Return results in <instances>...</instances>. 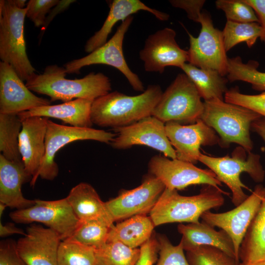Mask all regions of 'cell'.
Here are the masks:
<instances>
[{
	"mask_svg": "<svg viewBox=\"0 0 265 265\" xmlns=\"http://www.w3.org/2000/svg\"><path fill=\"white\" fill-rule=\"evenodd\" d=\"M196 86L184 73L178 74L162 92L152 116L164 124L194 123L200 119L204 102Z\"/></svg>",
	"mask_w": 265,
	"mask_h": 265,
	"instance_id": "7",
	"label": "cell"
},
{
	"mask_svg": "<svg viewBox=\"0 0 265 265\" xmlns=\"http://www.w3.org/2000/svg\"><path fill=\"white\" fill-rule=\"evenodd\" d=\"M66 198L80 222L97 220L110 228L114 225L105 202L89 184L79 183L71 189Z\"/></svg>",
	"mask_w": 265,
	"mask_h": 265,
	"instance_id": "24",
	"label": "cell"
},
{
	"mask_svg": "<svg viewBox=\"0 0 265 265\" xmlns=\"http://www.w3.org/2000/svg\"><path fill=\"white\" fill-rule=\"evenodd\" d=\"M115 135L113 132L60 125L48 119L45 156L36 176L30 182V186H34L39 177L52 181L57 176L58 167L54 158L57 152L65 145L74 141L87 140L110 144Z\"/></svg>",
	"mask_w": 265,
	"mask_h": 265,
	"instance_id": "8",
	"label": "cell"
},
{
	"mask_svg": "<svg viewBox=\"0 0 265 265\" xmlns=\"http://www.w3.org/2000/svg\"><path fill=\"white\" fill-rule=\"evenodd\" d=\"M58 0H30L26 4V16L37 27L42 26L50 10Z\"/></svg>",
	"mask_w": 265,
	"mask_h": 265,
	"instance_id": "39",
	"label": "cell"
},
{
	"mask_svg": "<svg viewBox=\"0 0 265 265\" xmlns=\"http://www.w3.org/2000/svg\"><path fill=\"white\" fill-rule=\"evenodd\" d=\"M165 188L158 178L149 174L142 184L105 202L113 220L126 219L132 216L150 213Z\"/></svg>",
	"mask_w": 265,
	"mask_h": 265,
	"instance_id": "15",
	"label": "cell"
},
{
	"mask_svg": "<svg viewBox=\"0 0 265 265\" xmlns=\"http://www.w3.org/2000/svg\"><path fill=\"white\" fill-rule=\"evenodd\" d=\"M75 1L76 0H59L58 3L50 10L47 16L45 23L41 28L42 34H43L50 23L57 14L64 11L71 4Z\"/></svg>",
	"mask_w": 265,
	"mask_h": 265,
	"instance_id": "44",
	"label": "cell"
},
{
	"mask_svg": "<svg viewBox=\"0 0 265 265\" xmlns=\"http://www.w3.org/2000/svg\"><path fill=\"white\" fill-rule=\"evenodd\" d=\"M181 69L193 82L204 101L214 99L224 100L223 96L228 90V80L219 72L198 68L187 62Z\"/></svg>",
	"mask_w": 265,
	"mask_h": 265,
	"instance_id": "28",
	"label": "cell"
},
{
	"mask_svg": "<svg viewBox=\"0 0 265 265\" xmlns=\"http://www.w3.org/2000/svg\"><path fill=\"white\" fill-rule=\"evenodd\" d=\"M140 255L135 265H154L158 260L159 244L158 239L152 237L140 246Z\"/></svg>",
	"mask_w": 265,
	"mask_h": 265,
	"instance_id": "41",
	"label": "cell"
},
{
	"mask_svg": "<svg viewBox=\"0 0 265 265\" xmlns=\"http://www.w3.org/2000/svg\"><path fill=\"white\" fill-rule=\"evenodd\" d=\"M239 258L243 264L265 260V196L241 242Z\"/></svg>",
	"mask_w": 265,
	"mask_h": 265,
	"instance_id": "27",
	"label": "cell"
},
{
	"mask_svg": "<svg viewBox=\"0 0 265 265\" xmlns=\"http://www.w3.org/2000/svg\"><path fill=\"white\" fill-rule=\"evenodd\" d=\"M64 67L47 66L40 74L34 73L26 80L31 91L48 96L51 101L67 102L77 99L94 100L111 91L109 78L102 73L91 72L79 79H67Z\"/></svg>",
	"mask_w": 265,
	"mask_h": 265,
	"instance_id": "2",
	"label": "cell"
},
{
	"mask_svg": "<svg viewBox=\"0 0 265 265\" xmlns=\"http://www.w3.org/2000/svg\"><path fill=\"white\" fill-rule=\"evenodd\" d=\"M222 31L225 49L229 51L237 44L244 42L252 47L260 37L262 28L258 23H239L227 21Z\"/></svg>",
	"mask_w": 265,
	"mask_h": 265,
	"instance_id": "32",
	"label": "cell"
},
{
	"mask_svg": "<svg viewBox=\"0 0 265 265\" xmlns=\"http://www.w3.org/2000/svg\"><path fill=\"white\" fill-rule=\"evenodd\" d=\"M241 146L237 147L232 157H213L201 153L199 161L206 165L224 183L232 192V202L235 207L242 203L248 196L243 188L250 190L240 178L242 173H247L257 183L264 181L265 171L260 161V156L248 153Z\"/></svg>",
	"mask_w": 265,
	"mask_h": 265,
	"instance_id": "6",
	"label": "cell"
},
{
	"mask_svg": "<svg viewBox=\"0 0 265 265\" xmlns=\"http://www.w3.org/2000/svg\"><path fill=\"white\" fill-rule=\"evenodd\" d=\"M35 200L33 206L11 212L10 218L17 223H43L56 232L61 240L71 237L80 221L66 197L53 201Z\"/></svg>",
	"mask_w": 265,
	"mask_h": 265,
	"instance_id": "11",
	"label": "cell"
},
{
	"mask_svg": "<svg viewBox=\"0 0 265 265\" xmlns=\"http://www.w3.org/2000/svg\"><path fill=\"white\" fill-rule=\"evenodd\" d=\"M258 67L256 61L244 63L239 56L228 58L227 79L231 82L239 80L249 83L254 89L265 92V72L259 71Z\"/></svg>",
	"mask_w": 265,
	"mask_h": 265,
	"instance_id": "30",
	"label": "cell"
},
{
	"mask_svg": "<svg viewBox=\"0 0 265 265\" xmlns=\"http://www.w3.org/2000/svg\"><path fill=\"white\" fill-rule=\"evenodd\" d=\"M22 122L17 114L0 113V151L6 159L23 162L19 146Z\"/></svg>",
	"mask_w": 265,
	"mask_h": 265,
	"instance_id": "29",
	"label": "cell"
},
{
	"mask_svg": "<svg viewBox=\"0 0 265 265\" xmlns=\"http://www.w3.org/2000/svg\"><path fill=\"white\" fill-rule=\"evenodd\" d=\"M251 128L253 130L257 133L265 142V121L259 119L254 122L252 124Z\"/></svg>",
	"mask_w": 265,
	"mask_h": 265,
	"instance_id": "46",
	"label": "cell"
},
{
	"mask_svg": "<svg viewBox=\"0 0 265 265\" xmlns=\"http://www.w3.org/2000/svg\"><path fill=\"white\" fill-rule=\"evenodd\" d=\"M13 4L18 8L23 9L26 7V0H12Z\"/></svg>",
	"mask_w": 265,
	"mask_h": 265,
	"instance_id": "47",
	"label": "cell"
},
{
	"mask_svg": "<svg viewBox=\"0 0 265 265\" xmlns=\"http://www.w3.org/2000/svg\"><path fill=\"white\" fill-rule=\"evenodd\" d=\"M0 265H27L19 255L16 242L12 239L0 242Z\"/></svg>",
	"mask_w": 265,
	"mask_h": 265,
	"instance_id": "40",
	"label": "cell"
},
{
	"mask_svg": "<svg viewBox=\"0 0 265 265\" xmlns=\"http://www.w3.org/2000/svg\"><path fill=\"white\" fill-rule=\"evenodd\" d=\"M13 234H20L23 236L26 235L23 230L15 226L13 224L3 225L0 222V236L4 237Z\"/></svg>",
	"mask_w": 265,
	"mask_h": 265,
	"instance_id": "45",
	"label": "cell"
},
{
	"mask_svg": "<svg viewBox=\"0 0 265 265\" xmlns=\"http://www.w3.org/2000/svg\"><path fill=\"white\" fill-rule=\"evenodd\" d=\"M224 100L227 103L243 106L265 117V92L257 95H248L232 88L225 93Z\"/></svg>",
	"mask_w": 265,
	"mask_h": 265,
	"instance_id": "38",
	"label": "cell"
},
{
	"mask_svg": "<svg viewBox=\"0 0 265 265\" xmlns=\"http://www.w3.org/2000/svg\"><path fill=\"white\" fill-rule=\"evenodd\" d=\"M199 23L201 28L197 37L186 31L189 40L187 63L198 68L215 70L223 76L227 75L228 57L222 31L214 27L207 12L201 13Z\"/></svg>",
	"mask_w": 265,
	"mask_h": 265,
	"instance_id": "9",
	"label": "cell"
},
{
	"mask_svg": "<svg viewBox=\"0 0 265 265\" xmlns=\"http://www.w3.org/2000/svg\"><path fill=\"white\" fill-rule=\"evenodd\" d=\"M176 33L165 27L150 35L139 53L144 69L149 72L162 73L165 67L181 68L188 62V53L182 49L176 40Z\"/></svg>",
	"mask_w": 265,
	"mask_h": 265,
	"instance_id": "16",
	"label": "cell"
},
{
	"mask_svg": "<svg viewBox=\"0 0 265 265\" xmlns=\"http://www.w3.org/2000/svg\"><path fill=\"white\" fill-rule=\"evenodd\" d=\"M215 4L217 8L224 12L227 21L259 23L254 10L245 0H217Z\"/></svg>",
	"mask_w": 265,
	"mask_h": 265,
	"instance_id": "36",
	"label": "cell"
},
{
	"mask_svg": "<svg viewBox=\"0 0 265 265\" xmlns=\"http://www.w3.org/2000/svg\"><path fill=\"white\" fill-rule=\"evenodd\" d=\"M258 113L243 106L214 99L204 102L201 119L219 134V145L235 143L250 153L253 143L250 135L252 123L261 119Z\"/></svg>",
	"mask_w": 265,
	"mask_h": 265,
	"instance_id": "4",
	"label": "cell"
},
{
	"mask_svg": "<svg viewBox=\"0 0 265 265\" xmlns=\"http://www.w3.org/2000/svg\"><path fill=\"white\" fill-rule=\"evenodd\" d=\"M238 265H265V260L249 264L240 263Z\"/></svg>",
	"mask_w": 265,
	"mask_h": 265,
	"instance_id": "48",
	"label": "cell"
},
{
	"mask_svg": "<svg viewBox=\"0 0 265 265\" xmlns=\"http://www.w3.org/2000/svg\"><path fill=\"white\" fill-rule=\"evenodd\" d=\"M31 180L23 162L11 161L0 155V202L17 210L33 206L35 200L26 198L22 192L23 184Z\"/></svg>",
	"mask_w": 265,
	"mask_h": 265,
	"instance_id": "21",
	"label": "cell"
},
{
	"mask_svg": "<svg viewBox=\"0 0 265 265\" xmlns=\"http://www.w3.org/2000/svg\"><path fill=\"white\" fill-rule=\"evenodd\" d=\"M205 2V0H169L172 6L185 10L188 18L196 23H199L201 11Z\"/></svg>",
	"mask_w": 265,
	"mask_h": 265,
	"instance_id": "42",
	"label": "cell"
},
{
	"mask_svg": "<svg viewBox=\"0 0 265 265\" xmlns=\"http://www.w3.org/2000/svg\"><path fill=\"white\" fill-rule=\"evenodd\" d=\"M6 207H7V206L5 204L0 202V217L2 215Z\"/></svg>",
	"mask_w": 265,
	"mask_h": 265,
	"instance_id": "49",
	"label": "cell"
},
{
	"mask_svg": "<svg viewBox=\"0 0 265 265\" xmlns=\"http://www.w3.org/2000/svg\"><path fill=\"white\" fill-rule=\"evenodd\" d=\"M158 240L159 258L156 265H190L181 242L174 245L164 236H159Z\"/></svg>",
	"mask_w": 265,
	"mask_h": 265,
	"instance_id": "37",
	"label": "cell"
},
{
	"mask_svg": "<svg viewBox=\"0 0 265 265\" xmlns=\"http://www.w3.org/2000/svg\"><path fill=\"white\" fill-rule=\"evenodd\" d=\"M162 94L158 84H151L141 94L129 96L115 91L95 99L91 108L93 124L113 129L130 125L152 115Z\"/></svg>",
	"mask_w": 265,
	"mask_h": 265,
	"instance_id": "1",
	"label": "cell"
},
{
	"mask_svg": "<svg viewBox=\"0 0 265 265\" xmlns=\"http://www.w3.org/2000/svg\"><path fill=\"white\" fill-rule=\"evenodd\" d=\"M110 227L104 222L97 220L80 222L69 239L98 249L107 242Z\"/></svg>",
	"mask_w": 265,
	"mask_h": 265,
	"instance_id": "34",
	"label": "cell"
},
{
	"mask_svg": "<svg viewBox=\"0 0 265 265\" xmlns=\"http://www.w3.org/2000/svg\"><path fill=\"white\" fill-rule=\"evenodd\" d=\"M265 196V187L258 185L251 195L234 209L221 213L208 211L201 216L202 221L223 230L229 235L233 242L236 260L238 263L241 242Z\"/></svg>",
	"mask_w": 265,
	"mask_h": 265,
	"instance_id": "13",
	"label": "cell"
},
{
	"mask_svg": "<svg viewBox=\"0 0 265 265\" xmlns=\"http://www.w3.org/2000/svg\"><path fill=\"white\" fill-rule=\"evenodd\" d=\"M26 7H17L12 0L0 1V58L10 64L19 77L26 80L35 69L26 52L24 25Z\"/></svg>",
	"mask_w": 265,
	"mask_h": 265,
	"instance_id": "5",
	"label": "cell"
},
{
	"mask_svg": "<svg viewBox=\"0 0 265 265\" xmlns=\"http://www.w3.org/2000/svg\"><path fill=\"white\" fill-rule=\"evenodd\" d=\"M223 194H229L210 185H204L199 194L190 196L165 188L149 213L150 217L155 227L174 222L198 223L204 212L224 204Z\"/></svg>",
	"mask_w": 265,
	"mask_h": 265,
	"instance_id": "3",
	"label": "cell"
},
{
	"mask_svg": "<svg viewBox=\"0 0 265 265\" xmlns=\"http://www.w3.org/2000/svg\"><path fill=\"white\" fill-rule=\"evenodd\" d=\"M109 6V11L102 26L85 44L84 50L86 53H89L105 44L112 28L118 22H123L139 11L149 12L162 21L169 18L167 13L152 8L139 0H113Z\"/></svg>",
	"mask_w": 265,
	"mask_h": 265,
	"instance_id": "22",
	"label": "cell"
},
{
	"mask_svg": "<svg viewBox=\"0 0 265 265\" xmlns=\"http://www.w3.org/2000/svg\"><path fill=\"white\" fill-rule=\"evenodd\" d=\"M149 174L159 179L165 188L182 190L190 185H210L220 188L222 183L210 169H202L194 164L161 155H155L148 163Z\"/></svg>",
	"mask_w": 265,
	"mask_h": 265,
	"instance_id": "12",
	"label": "cell"
},
{
	"mask_svg": "<svg viewBox=\"0 0 265 265\" xmlns=\"http://www.w3.org/2000/svg\"><path fill=\"white\" fill-rule=\"evenodd\" d=\"M177 229L182 235L180 242L184 250L186 251L200 245L212 246L236 259L233 241L223 230L216 231L203 221L187 224L180 223Z\"/></svg>",
	"mask_w": 265,
	"mask_h": 265,
	"instance_id": "25",
	"label": "cell"
},
{
	"mask_svg": "<svg viewBox=\"0 0 265 265\" xmlns=\"http://www.w3.org/2000/svg\"><path fill=\"white\" fill-rule=\"evenodd\" d=\"M26 235L16 242L18 252L27 265H58L57 254L62 241L49 228L32 224Z\"/></svg>",
	"mask_w": 265,
	"mask_h": 265,
	"instance_id": "19",
	"label": "cell"
},
{
	"mask_svg": "<svg viewBox=\"0 0 265 265\" xmlns=\"http://www.w3.org/2000/svg\"><path fill=\"white\" fill-rule=\"evenodd\" d=\"M116 134L110 145L116 149H126L134 145H144L176 159L175 150L166 133L165 124L153 116L125 127L112 129Z\"/></svg>",
	"mask_w": 265,
	"mask_h": 265,
	"instance_id": "14",
	"label": "cell"
},
{
	"mask_svg": "<svg viewBox=\"0 0 265 265\" xmlns=\"http://www.w3.org/2000/svg\"><path fill=\"white\" fill-rule=\"evenodd\" d=\"M133 19L131 16L122 22L113 36L100 47L86 56L66 63L64 65L66 73H78L82 67L91 65L111 66L123 74L134 90L143 92L145 90L143 83L128 66L123 51L124 36Z\"/></svg>",
	"mask_w": 265,
	"mask_h": 265,
	"instance_id": "10",
	"label": "cell"
},
{
	"mask_svg": "<svg viewBox=\"0 0 265 265\" xmlns=\"http://www.w3.org/2000/svg\"><path fill=\"white\" fill-rule=\"evenodd\" d=\"M51 105V101L34 95L13 67L0 62V113L18 114Z\"/></svg>",
	"mask_w": 265,
	"mask_h": 265,
	"instance_id": "18",
	"label": "cell"
},
{
	"mask_svg": "<svg viewBox=\"0 0 265 265\" xmlns=\"http://www.w3.org/2000/svg\"><path fill=\"white\" fill-rule=\"evenodd\" d=\"M254 10L262 28L260 39L265 42V0H245Z\"/></svg>",
	"mask_w": 265,
	"mask_h": 265,
	"instance_id": "43",
	"label": "cell"
},
{
	"mask_svg": "<svg viewBox=\"0 0 265 265\" xmlns=\"http://www.w3.org/2000/svg\"><path fill=\"white\" fill-rule=\"evenodd\" d=\"M140 252L118 241L107 242L95 249L96 265H135Z\"/></svg>",
	"mask_w": 265,
	"mask_h": 265,
	"instance_id": "31",
	"label": "cell"
},
{
	"mask_svg": "<svg viewBox=\"0 0 265 265\" xmlns=\"http://www.w3.org/2000/svg\"><path fill=\"white\" fill-rule=\"evenodd\" d=\"M57 262L58 265H96L95 249L69 238L62 240Z\"/></svg>",
	"mask_w": 265,
	"mask_h": 265,
	"instance_id": "33",
	"label": "cell"
},
{
	"mask_svg": "<svg viewBox=\"0 0 265 265\" xmlns=\"http://www.w3.org/2000/svg\"><path fill=\"white\" fill-rule=\"evenodd\" d=\"M20 119L22 129L19 137V151L25 170L32 180L36 176L45 156L49 118L31 116Z\"/></svg>",
	"mask_w": 265,
	"mask_h": 265,
	"instance_id": "20",
	"label": "cell"
},
{
	"mask_svg": "<svg viewBox=\"0 0 265 265\" xmlns=\"http://www.w3.org/2000/svg\"><path fill=\"white\" fill-rule=\"evenodd\" d=\"M94 100L77 99L55 105H47L34 108L17 114L20 118L39 116L59 119L71 126L91 128V108Z\"/></svg>",
	"mask_w": 265,
	"mask_h": 265,
	"instance_id": "23",
	"label": "cell"
},
{
	"mask_svg": "<svg viewBox=\"0 0 265 265\" xmlns=\"http://www.w3.org/2000/svg\"><path fill=\"white\" fill-rule=\"evenodd\" d=\"M190 265H238L236 259L212 246L200 245L186 251Z\"/></svg>",
	"mask_w": 265,
	"mask_h": 265,
	"instance_id": "35",
	"label": "cell"
},
{
	"mask_svg": "<svg viewBox=\"0 0 265 265\" xmlns=\"http://www.w3.org/2000/svg\"><path fill=\"white\" fill-rule=\"evenodd\" d=\"M155 227L150 216L134 215L110 228L107 242L118 241L137 248L152 237Z\"/></svg>",
	"mask_w": 265,
	"mask_h": 265,
	"instance_id": "26",
	"label": "cell"
},
{
	"mask_svg": "<svg viewBox=\"0 0 265 265\" xmlns=\"http://www.w3.org/2000/svg\"><path fill=\"white\" fill-rule=\"evenodd\" d=\"M165 124L166 135L175 150L178 159L194 164L199 161L201 154V146L219 144L220 138L214 130L201 119L188 125L174 122Z\"/></svg>",
	"mask_w": 265,
	"mask_h": 265,
	"instance_id": "17",
	"label": "cell"
}]
</instances>
